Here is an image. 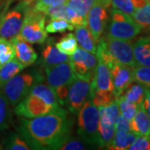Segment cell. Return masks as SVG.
<instances>
[{"mask_svg":"<svg viewBox=\"0 0 150 150\" xmlns=\"http://www.w3.org/2000/svg\"><path fill=\"white\" fill-rule=\"evenodd\" d=\"M63 108L33 118L20 117L17 130L30 149H59L70 138L72 121Z\"/></svg>","mask_w":150,"mask_h":150,"instance_id":"cell-1","label":"cell"},{"mask_svg":"<svg viewBox=\"0 0 150 150\" xmlns=\"http://www.w3.org/2000/svg\"><path fill=\"white\" fill-rule=\"evenodd\" d=\"M59 102L54 89L42 82L33 86L28 95L15 106V114L33 118L59 109Z\"/></svg>","mask_w":150,"mask_h":150,"instance_id":"cell-2","label":"cell"},{"mask_svg":"<svg viewBox=\"0 0 150 150\" xmlns=\"http://www.w3.org/2000/svg\"><path fill=\"white\" fill-rule=\"evenodd\" d=\"M78 134L85 142L101 147L98 108L88 98L78 113Z\"/></svg>","mask_w":150,"mask_h":150,"instance_id":"cell-3","label":"cell"},{"mask_svg":"<svg viewBox=\"0 0 150 150\" xmlns=\"http://www.w3.org/2000/svg\"><path fill=\"white\" fill-rule=\"evenodd\" d=\"M45 20L46 14L44 13L36 10L33 7H28L25 9L23 25L18 35L31 44H42L48 38Z\"/></svg>","mask_w":150,"mask_h":150,"instance_id":"cell-4","label":"cell"},{"mask_svg":"<svg viewBox=\"0 0 150 150\" xmlns=\"http://www.w3.org/2000/svg\"><path fill=\"white\" fill-rule=\"evenodd\" d=\"M43 76L38 74H21L13 76L0 89L7 98L11 106L15 107L27 96L33 86L43 81Z\"/></svg>","mask_w":150,"mask_h":150,"instance_id":"cell-5","label":"cell"},{"mask_svg":"<svg viewBox=\"0 0 150 150\" xmlns=\"http://www.w3.org/2000/svg\"><path fill=\"white\" fill-rule=\"evenodd\" d=\"M141 28L130 15L121 11L111 10V20L109 22L107 36L132 41L141 33Z\"/></svg>","mask_w":150,"mask_h":150,"instance_id":"cell-6","label":"cell"},{"mask_svg":"<svg viewBox=\"0 0 150 150\" xmlns=\"http://www.w3.org/2000/svg\"><path fill=\"white\" fill-rule=\"evenodd\" d=\"M103 46L112 59L119 64L126 65L132 69L137 66L134 56L133 43L131 41L113 38L102 37Z\"/></svg>","mask_w":150,"mask_h":150,"instance_id":"cell-7","label":"cell"},{"mask_svg":"<svg viewBox=\"0 0 150 150\" xmlns=\"http://www.w3.org/2000/svg\"><path fill=\"white\" fill-rule=\"evenodd\" d=\"M70 61L77 78L92 81L98 64V58L95 54L83 48H78L70 56Z\"/></svg>","mask_w":150,"mask_h":150,"instance_id":"cell-8","label":"cell"},{"mask_svg":"<svg viewBox=\"0 0 150 150\" xmlns=\"http://www.w3.org/2000/svg\"><path fill=\"white\" fill-rule=\"evenodd\" d=\"M91 92V81L75 78L69 86L67 102L69 111L74 114H78L84 103L89 98Z\"/></svg>","mask_w":150,"mask_h":150,"instance_id":"cell-9","label":"cell"},{"mask_svg":"<svg viewBox=\"0 0 150 150\" xmlns=\"http://www.w3.org/2000/svg\"><path fill=\"white\" fill-rule=\"evenodd\" d=\"M108 6L103 0H97L87 13L86 22L94 40L98 43L105 30L108 21Z\"/></svg>","mask_w":150,"mask_h":150,"instance_id":"cell-10","label":"cell"},{"mask_svg":"<svg viewBox=\"0 0 150 150\" xmlns=\"http://www.w3.org/2000/svg\"><path fill=\"white\" fill-rule=\"evenodd\" d=\"M45 73L48 84L54 89L69 86L76 78L71 61L46 68Z\"/></svg>","mask_w":150,"mask_h":150,"instance_id":"cell-11","label":"cell"},{"mask_svg":"<svg viewBox=\"0 0 150 150\" xmlns=\"http://www.w3.org/2000/svg\"><path fill=\"white\" fill-rule=\"evenodd\" d=\"M112 77L113 93L115 96H120L125 89L134 82L133 69L119 63H116L109 69Z\"/></svg>","mask_w":150,"mask_h":150,"instance_id":"cell-12","label":"cell"},{"mask_svg":"<svg viewBox=\"0 0 150 150\" xmlns=\"http://www.w3.org/2000/svg\"><path fill=\"white\" fill-rule=\"evenodd\" d=\"M22 11L23 9L17 6L6 13L0 22V37L11 39L19 33L23 21Z\"/></svg>","mask_w":150,"mask_h":150,"instance_id":"cell-13","label":"cell"},{"mask_svg":"<svg viewBox=\"0 0 150 150\" xmlns=\"http://www.w3.org/2000/svg\"><path fill=\"white\" fill-rule=\"evenodd\" d=\"M97 91L113 92L110 69L100 58H98V64L91 81V92L89 98L93 96V93Z\"/></svg>","mask_w":150,"mask_h":150,"instance_id":"cell-14","label":"cell"},{"mask_svg":"<svg viewBox=\"0 0 150 150\" xmlns=\"http://www.w3.org/2000/svg\"><path fill=\"white\" fill-rule=\"evenodd\" d=\"M10 42L14 48L15 59L25 68L36 62L38 55L31 46V43L23 40L18 34L12 38Z\"/></svg>","mask_w":150,"mask_h":150,"instance_id":"cell-15","label":"cell"},{"mask_svg":"<svg viewBox=\"0 0 150 150\" xmlns=\"http://www.w3.org/2000/svg\"><path fill=\"white\" fill-rule=\"evenodd\" d=\"M54 38L48 40V43L42 53V64L46 69L54 65L59 64L64 62L70 61V56L63 54L53 43Z\"/></svg>","mask_w":150,"mask_h":150,"instance_id":"cell-16","label":"cell"},{"mask_svg":"<svg viewBox=\"0 0 150 150\" xmlns=\"http://www.w3.org/2000/svg\"><path fill=\"white\" fill-rule=\"evenodd\" d=\"M130 128L131 132L137 136H150V117L140 105L130 122Z\"/></svg>","mask_w":150,"mask_h":150,"instance_id":"cell-17","label":"cell"},{"mask_svg":"<svg viewBox=\"0 0 150 150\" xmlns=\"http://www.w3.org/2000/svg\"><path fill=\"white\" fill-rule=\"evenodd\" d=\"M137 65L150 67V36L139 38L133 44Z\"/></svg>","mask_w":150,"mask_h":150,"instance_id":"cell-18","label":"cell"},{"mask_svg":"<svg viewBox=\"0 0 150 150\" xmlns=\"http://www.w3.org/2000/svg\"><path fill=\"white\" fill-rule=\"evenodd\" d=\"M75 37L81 48L95 54L97 51V42L92 35L87 25H79L75 28Z\"/></svg>","mask_w":150,"mask_h":150,"instance_id":"cell-19","label":"cell"},{"mask_svg":"<svg viewBox=\"0 0 150 150\" xmlns=\"http://www.w3.org/2000/svg\"><path fill=\"white\" fill-rule=\"evenodd\" d=\"M98 108L99 112V124L106 127L114 126L120 112L116 101L108 106H101Z\"/></svg>","mask_w":150,"mask_h":150,"instance_id":"cell-20","label":"cell"},{"mask_svg":"<svg viewBox=\"0 0 150 150\" xmlns=\"http://www.w3.org/2000/svg\"><path fill=\"white\" fill-rule=\"evenodd\" d=\"M23 69H25V67L15 58L4 65L0 69V89L8 81L11 79L13 76L18 74L19 72H21Z\"/></svg>","mask_w":150,"mask_h":150,"instance_id":"cell-21","label":"cell"},{"mask_svg":"<svg viewBox=\"0 0 150 150\" xmlns=\"http://www.w3.org/2000/svg\"><path fill=\"white\" fill-rule=\"evenodd\" d=\"M147 91V88L140 83H131L125 89V91L118 97H121L129 102L134 103L138 105H140L145 98Z\"/></svg>","mask_w":150,"mask_h":150,"instance_id":"cell-22","label":"cell"},{"mask_svg":"<svg viewBox=\"0 0 150 150\" xmlns=\"http://www.w3.org/2000/svg\"><path fill=\"white\" fill-rule=\"evenodd\" d=\"M136 137L137 135L132 132H116L108 149L115 150L129 149L130 145L134 143Z\"/></svg>","mask_w":150,"mask_h":150,"instance_id":"cell-23","label":"cell"},{"mask_svg":"<svg viewBox=\"0 0 150 150\" xmlns=\"http://www.w3.org/2000/svg\"><path fill=\"white\" fill-rule=\"evenodd\" d=\"M10 106L7 98L0 91V131L8 129L13 123V113Z\"/></svg>","mask_w":150,"mask_h":150,"instance_id":"cell-24","label":"cell"},{"mask_svg":"<svg viewBox=\"0 0 150 150\" xmlns=\"http://www.w3.org/2000/svg\"><path fill=\"white\" fill-rule=\"evenodd\" d=\"M132 18L141 29L150 31V4L148 2L142 8H137L132 14Z\"/></svg>","mask_w":150,"mask_h":150,"instance_id":"cell-25","label":"cell"},{"mask_svg":"<svg viewBox=\"0 0 150 150\" xmlns=\"http://www.w3.org/2000/svg\"><path fill=\"white\" fill-rule=\"evenodd\" d=\"M57 48L63 54L71 56L78 48V42L74 33H68L55 44Z\"/></svg>","mask_w":150,"mask_h":150,"instance_id":"cell-26","label":"cell"},{"mask_svg":"<svg viewBox=\"0 0 150 150\" xmlns=\"http://www.w3.org/2000/svg\"><path fill=\"white\" fill-rule=\"evenodd\" d=\"M97 2V0H67L66 4L76 14L86 19L88 12Z\"/></svg>","mask_w":150,"mask_h":150,"instance_id":"cell-27","label":"cell"},{"mask_svg":"<svg viewBox=\"0 0 150 150\" xmlns=\"http://www.w3.org/2000/svg\"><path fill=\"white\" fill-rule=\"evenodd\" d=\"M15 58V52L10 41L0 37V69L8 61Z\"/></svg>","mask_w":150,"mask_h":150,"instance_id":"cell-28","label":"cell"},{"mask_svg":"<svg viewBox=\"0 0 150 150\" xmlns=\"http://www.w3.org/2000/svg\"><path fill=\"white\" fill-rule=\"evenodd\" d=\"M116 103H118L119 112H121V114L127 120L131 122V120L134 118V115L137 112L139 105H138L134 103L129 102L124 98H122L121 97L116 98Z\"/></svg>","mask_w":150,"mask_h":150,"instance_id":"cell-29","label":"cell"},{"mask_svg":"<svg viewBox=\"0 0 150 150\" xmlns=\"http://www.w3.org/2000/svg\"><path fill=\"white\" fill-rule=\"evenodd\" d=\"M45 29L48 33H56L74 30V26L64 18H50L49 23L45 26Z\"/></svg>","mask_w":150,"mask_h":150,"instance_id":"cell-30","label":"cell"},{"mask_svg":"<svg viewBox=\"0 0 150 150\" xmlns=\"http://www.w3.org/2000/svg\"><path fill=\"white\" fill-rule=\"evenodd\" d=\"M116 98L114 93L110 91H97L93 93V96L90 98L93 103L97 107L108 106L112 103L116 101Z\"/></svg>","mask_w":150,"mask_h":150,"instance_id":"cell-31","label":"cell"},{"mask_svg":"<svg viewBox=\"0 0 150 150\" xmlns=\"http://www.w3.org/2000/svg\"><path fill=\"white\" fill-rule=\"evenodd\" d=\"M134 81L150 89V67L137 65L133 69Z\"/></svg>","mask_w":150,"mask_h":150,"instance_id":"cell-32","label":"cell"},{"mask_svg":"<svg viewBox=\"0 0 150 150\" xmlns=\"http://www.w3.org/2000/svg\"><path fill=\"white\" fill-rule=\"evenodd\" d=\"M4 149L9 150H28L30 149L25 140L18 134H11L4 140Z\"/></svg>","mask_w":150,"mask_h":150,"instance_id":"cell-33","label":"cell"},{"mask_svg":"<svg viewBox=\"0 0 150 150\" xmlns=\"http://www.w3.org/2000/svg\"><path fill=\"white\" fill-rule=\"evenodd\" d=\"M109 6L129 15H132L136 10L132 0H109Z\"/></svg>","mask_w":150,"mask_h":150,"instance_id":"cell-34","label":"cell"},{"mask_svg":"<svg viewBox=\"0 0 150 150\" xmlns=\"http://www.w3.org/2000/svg\"><path fill=\"white\" fill-rule=\"evenodd\" d=\"M43 13H44L46 16H48L50 18H64L67 20V4L65 3L62 4L48 7Z\"/></svg>","mask_w":150,"mask_h":150,"instance_id":"cell-35","label":"cell"},{"mask_svg":"<svg viewBox=\"0 0 150 150\" xmlns=\"http://www.w3.org/2000/svg\"><path fill=\"white\" fill-rule=\"evenodd\" d=\"M98 129H99V136L101 140V147H108L114 134L116 133L115 126L106 127L99 124Z\"/></svg>","mask_w":150,"mask_h":150,"instance_id":"cell-36","label":"cell"},{"mask_svg":"<svg viewBox=\"0 0 150 150\" xmlns=\"http://www.w3.org/2000/svg\"><path fill=\"white\" fill-rule=\"evenodd\" d=\"M67 0H36L35 4L33 6L36 10L43 12L46 8L51 6L65 4Z\"/></svg>","mask_w":150,"mask_h":150,"instance_id":"cell-37","label":"cell"},{"mask_svg":"<svg viewBox=\"0 0 150 150\" xmlns=\"http://www.w3.org/2000/svg\"><path fill=\"white\" fill-rule=\"evenodd\" d=\"M59 149L62 150H81L86 149L85 145L79 140L69 138L63 144L60 146Z\"/></svg>","mask_w":150,"mask_h":150,"instance_id":"cell-38","label":"cell"},{"mask_svg":"<svg viewBox=\"0 0 150 150\" xmlns=\"http://www.w3.org/2000/svg\"><path fill=\"white\" fill-rule=\"evenodd\" d=\"M115 130L116 132H125L129 133L131 132L130 128V122L123 117L122 114H119L115 122Z\"/></svg>","mask_w":150,"mask_h":150,"instance_id":"cell-39","label":"cell"},{"mask_svg":"<svg viewBox=\"0 0 150 150\" xmlns=\"http://www.w3.org/2000/svg\"><path fill=\"white\" fill-rule=\"evenodd\" d=\"M140 106L144 108V109L150 117V89H149V88H147L144 99L143 103L140 104Z\"/></svg>","mask_w":150,"mask_h":150,"instance_id":"cell-40","label":"cell"},{"mask_svg":"<svg viewBox=\"0 0 150 150\" xmlns=\"http://www.w3.org/2000/svg\"><path fill=\"white\" fill-rule=\"evenodd\" d=\"M35 2H36V0H20V4L18 5V7L20 8L23 10H24L27 8L28 7H29L32 4L35 3Z\"/></svg>","mask_w":150,"mask_h":150,"instance_id":"cell-41","label":"cell"},{"mask_svg":"<svg viewBox=\"0 0 150 150\" xmlns=\"http://www.w3.org/2000/svg\"><path fill=\"white\" fill-rule=\"evenodd\" d=\"M147 1H148V2H149V3L150 4V0H147Z\"/></svg>","mask_w":150,"mask_h":150,"instance_id":"cell-42","label":"cell"},{"mask_svg":"<svg viewBox=\"0 0 150 150\" xmlns=\"http://www.w3.org/2000/svg\"><path fill=\"white\" fill-rule=\"evenodd\" d=\"M0 1H1V0H0Z\"/></svg>","mask_w":150,"mask_h":150,"instance_id":"cell-43","label":"cell"}]
</instances>
